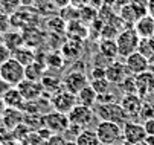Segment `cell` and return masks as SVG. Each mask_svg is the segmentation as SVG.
Returning a JSON list of instances; mask_svg holds the SVG:
<instances>
[{
    "label": "cell",
    "instance_id": "obj_17",
    "mask_svg": "<svg viewBox=\"0 0 154 145\" xmlns=\"http://www.w3.org/2000/svg\"><path fill=\"white\" fill-rule=\"evenodd\" d=\"M23 112H21L20 109H11V107H6V110H5V113H3V116H2V122L3 125L9 130V131H12L17 125H20L21 122H23Z\"/></svg>",
    "mask_w": 154,
    "mask_h": 145
},
{
    "label": "cell",
    "instance_id": "obj_2",
    "mask_svg": "<svg viewBox=\"0 0 154 145\" xmlns=\"http://www.w3.org/2000/svg\"><path fill=\"white\" fill-rule=\"evenodd\" d=\"M95 115L101 119V121H110L124 125L127 121H130L128 115L125 113V110L122 109L121 102H108V104H96L95 109Z\"/></svg>",
    "mask_w": 154,
    "mask_h": 145
},
{
    "label": "cell",
    "instance_id": "obj_48",
    "mask_svg": "<svg viewBox=\"0 0 154 145\" xmlns=\"http://www.w3.org/2000/svg\"><path fill=\"white\" fill-rule=\"evenodd\" d=\"M5 110H6V104H5V102H3V99L0 98V121H2V116H3Z\"/></svg>",
    "mask_w": 154,
    "mask_h": 145
},
{
    "label": "cell",
    "instance_id": "obj_56",
    "mask_svg": "<svg viewBox=\"0 0 154 145\" xmlns=\"http://www.w3.org/2000/svg\"><path fill=\"white\" fill-rule=\"evenodd\" d=\"M152 96H154V93H152Z\"/></svg>",
    "mask_w": 154,
    "mask_h": 145
},
{
    "label": "cell",
    "instance_id": "obj_40",
    "mask_svg": "<svg viewBox=\"0 0 154 145\" xmlns=\"http://www.w3.org/2000/svg\"><path fill=\"white\" fill-rule=\"evenodd\" d=\"M108 102H118V98H116V95L112 90L98 95V102L96 104H108Z\"/></svg>",
    "mask_w": 154,
    "mask_h": 145
},
{
    "label": "cell",
    "instance_id": "obj_7",
    "mask_svg": "<svg viewBox=\"0 0 154 145\" xmlns=\"http://www.w3.org/2000/svg\"><path fill=\"white\" fill-rule=\"evenodd\" d=\"M89 76H87L85 72L81 70H69L63 76V87L66 90H69L70 93L76 95L81 89H84L87 84H89Z\"/></svg>",
    "mask_w": 154,
    "mask_h": 145
},
{
    "label": "cell",
    "instance_id": "obj_1",
    "mask_svg": "<svg viewBox=\"0 0 154 145\" xmlns=\"http://www.w3.org/2000/svg\"><path fill=\"white\" fill-rule=\"evenodd\" d=\"M116 46H118V55L122 57V58H127L128 55H131L133 52L137 51L139 48V41H140V37L137 35V32L134 31V28H125L122 29L116 38Z\"/></svg>",
    "mask_w": 154,
    "mask_h": 145
},
{
    "label": "cell",
    "instance_id": "obj_25",
    "mask_svg": "<svg viewBox=\"0 0 154 145\" xmlns=\"http://www.w3.org/2000/svg\"><path fill=\"white\" fill-rule=\"evenodd\" d=\"M12 58H15L18 63H21L26 67L28 64L35 61V51L29 46H21V48H18L17 51L12 52Z\"/></svg>",
    "mask_w": 154,
    "mask_h": 145
},
{
    "label": "cell",
    "instance_id": "obj_39",
    "mask_svg": "<svg viewBox=\"0 0 154 145\" xmlns=\"http://www.w3.org/2000/svg\"><path fill=\"white\" fill-rule=\"evenodd\" d=\"M11 26H12L11 25V15L0 9V32H2V34L8 32Z\"/></svg>",
    "mask_w": 154,
    "mask_h": 145
},
{
    "label": "cell",
    "instance_id": "obj_47",
    "mask_svg": "<svg viewBox=\"0 0 154 145\" xmlns=\"http://www.w3.org/2000/svg\"><path fill=\"white\" fill-rule=\"evenodd\" d=\"M90 0H70V5H73L75 8H82L85 5H89Z\"/></svg>",
    "mask_w": 154,
    "mask_h": 145
},
{
    "label": "cell",
    "instance_id": "obj_12",
    "mask_svg": "<svg viewBox=\"0 0 154 145\" xmlns=\"http://www.w3.org/2000/svg\"><path fill=\"white\" fill-rule=\"evenodd\" d=\"M136 86H137V95L142 99H146L154 93V72H143L136 75Z\"/></svg>",
    "mask_w": 154,
    "mask_h": 145
},
{
    "label": "cell",
    "instance_id": "obj_43",
    "mask_svg": "<svg viewBox=\"0 0 154 145\" xmlns=\"http://www.w3.org/2000/svg\"><path fill=\"white\" fill-rule=\"evenodd\" d=\"M64 143H66V139L63 134H52L46 140V145H64Z\"/></svg>",
    "mask_w": 154,
    "mask_h": 145
},
{
    "label": "cell",
    "instance_id": "obj_24",
    "mask_svg": "<svg viewBox=\"0 0 154 145\" xmlns=\"http://www.w3.org/2000/svg\"><path fill=\"white\" fill-rule=\"evenodd\" d=\"M46 70H48V67L43 63L34 61V63H31L25 67V78L31 79V81H41V78L46 73Z\"/></svg>",
    "mask_w": 154,
    "mask_h": 145
},
{
    "label": "cell",
    "instance_id": "obj_23",
    "mask_svg": "<svg viewBox=\"0 0 154 145\" xmlns=\"http://www.w3.org/2000/svg\"><path fill=\"white\" fill-rule=\"evenodd\" d=\"M3 43L8 46V49L11 52L17 51L18 48L25 46V38L23 34L18 32V31H8L3 34Z\"/></svg>",
    "mask_w": 154,
    "mask_h": 145
},
{
    "label": "cell",
    "instance_id": "obj_46",
    "mask_svg": "<svg viewBox=\"0 0 154 145\" xmlns=\"http://www.w3.org/2000/svg\"><path fill=\"white\" fill-rule=\"evenodd\" d=\"M9 87H12V86H9V84H8V82H6L5 79H2V78H0V98H2V96L6 93V90H8Z\"/></svg>",
    "mask_w": 154,
    "mask_h": 145
},
{
    "label": "cell",
    "instance_id": "obj_15",
    "mask_svg": "<svg viewBox=\"0 0 154 145\" xmlns=\"http://www.w3.org/2000/svg\"><path fill=\"white\" fill-rule=\"evenodd\" d=\"M84 49V43L82 40H76V38H69L66 40V43L63 45V48L60 49L63 57L69 61H75L79 58V55L82 54Z\"/></svg>",
    "mask_w": 154,
    "mask_h": 145
},
{
    "label": "cell",
    "instance_id": "obj_13",
    "mask_svg": "<svg viewBox=\"0 0 154 145\" xmlns=\"http://www.w3.org/2000/svg\"><path fill=\"white\" fill-rule=\"evenodd\" d=\"M128 75H131V73L128 72L125 63H119V61H116V60L113 61L112 64H108L105 67V78L112 82V84H118L119 86Z\"/></svg>",
    "mask_w": 154,
    "mask_h": 145
},
{
    "label": "cell",
    "instance_id": "obj_4",
    "mask_svg": "<svg viewBox=\"0 0 154 145\" xmlns=\"http://www.w3.org/2000/svg\"><path fill=\"white\" fill-rule=\"evenodd\" d=\"M99 142L102 143H108V145H115L116 142L122 140V125L115 122H110V121H99V124L95 128Z\"/></svg>",
    "mask_w": 154,
    "mask_h": 145
},
{
    "label": "cell",
    "instance_id": "obj_37",
    "mask_svg": "<svg viewBox=\"0 0 154 145\" xmlns=\"http://www.w3.org/2000/svg\"><path fill=\"white\" fill-rule=\"evenodd\" d=\"M81 130L82 128L78 127V125H75V124H69V127L63 131V136H64L66 140H76V137L79 136Z\"/></svg>",
    "mask_w": 154,
    "mask_h": 145
},
{
    "label": "cell",
    "instance_id": "obj_44",
    "mask_svg": "<svg viewBox=\"0 0 154 145\" xmlns=\"http://www.w3.org/2000/svg\"><path fill=\"white\" fill-rule=\"evenodd\" d=\"M143 128H145L146 136H154V118L143 121Z\"/></svg>",
    "mask_w": 154,
    "mask_h": 145
},
{
    "label": "cell",
    "instance_id": "obj_26",
    "mask_svg": "<svg viewBox=\"0 0 154 145\" xmlns=\"http://www.w3.org/2000/svg\"><path fill=\"white\" fill-rule=\"evenodd\" d=\"M66 61H67V60L63 57L61 52L52 51V52H49L48 57H46V67H48L49 70H52V72H58V70H61V69L66 66Z\"/></svg>",
    "mask_w": 154,
    "mask_h": 145
},
{
    "label": "cell",
    "instance_id": "obj_36",
    "mask_svg": "<svg viewBox=\"0 0 154 145\" xmlns=\"http://www.w3.org/2000/svg\"><path fill=\"white\" fill-rule=\"evenodd\" d=\"M139 118L142 121H146V119L154 118V104H152V102L143 101V104L140 107V112H139Z\"/></svg>",
    "mask_w": 154,
    "mask_h": 145
},
{
    "label": "cell",
    "instance_id": "obj_21",
    "mask_svg": "<svg viewBox=\"0 0 154 145\" xmlns=\"http://www.w3.org/2000/svg\"><path fill=\"white\" fill-rule=\"evenodd\" d=\"M98 52L104 55L105 58L115 61L118 57V46L115 38H101L99 45H98Z\"/></svg>",
    "mask_w": 154,
    "mask_h": 145
},
{
    "label": "cell",
    "instance_id": "obj_10",
    "mask_svg": "<svg viewBox=\"0 0 154 145\" xmlns=\"http://www.w3.org/2000/svg\"><path fill=\"white\" fill-rule=\"evenodd\" d=\"M25 101H35L41 96H45V89H43L40 81H31V79H23L18 86H15Z\"/></svg>",
    "mask_w": 154,
    "mask_h": 145
},
{
    "label": "cell",
    "instance_id": "obj_16",
    "mask_svg": "<svg viewBox=\"0 0 154 145\" xmlns=\"http://www.w3.org/2000/svg\"><path fill=\"white\" fill-rule=\"evenodd\" d=\"M134 31L137 32V35L140 38H149L154 37V17H151L149 14H145L142 17H139L136 20V23L133 25Z\"/></svg>",
    "mask_w": 154,
    "mask_h": 145
},
{
    "label": "cell",
    "instance_id": "obj_30",
    "mask_svg": "<svg viewBox=\"0 0 154 145\" xmlns=\"http://www.w3.org/2000/svg\"><path fill=\"white\" fill-rule=\"evenodd\" d=\"M137 52H140V54L145 55L146 58H151V57L154 55V37H149V38H140Z\"/></svg>",
    "mask_w": 154,
    "mask_h": 145
},
{
    "label": "cell",
    "instance_id": "obj_42",
    "mask_svg": "<svg viewBox=\"0 0 154 145\" xmlns=\"http://www.w3.org/2000/svg\"><path fill=\"white\" fill-rule=\"evenodd\" d=\"M99 78H105V67L93 66L92 70H90V78L89 79H99Z\"/></svg>",
    "mask_w": 154,
    "mask_h": 145
},
{
    "label": "cell",
    "instance_id": "obj_31",
    "mask_svg": "<svg viewBox=\"0 0 154 145\" xmlns=\"http://www.w3.org/2000/svg\"><path fill=\"white\" fill-rule=\"evenodd\" d=\"M96 18H98V11L93 9L90 5L79 8V20L82 23H93Z\"/></svg>",
    "mask_w": 154,
    "mask_h": 145
},
{
    "label": "cell",
    "instance_id": "obj_8",
    "mask_svg": "<svg viewBox=\"0 0 154 145\" xmlns=\"http://www.w3.org/2000/svg\"><path fill=\"white\" fill-rule=\"evenodd\" d=\"M69 121L70 124H75V125L81 127V128H87L93 122V118H95V110L92 107H85V106H81V104H76L69 113Z\"/></svg>",
    "mask_w": 154,
    "mask_h": 145
},
{
    "label": "cell",
    "instance_id": "obj_45",
    "mask_svg": "<svg viewBox=\"0 0 154 145\" xmlns=\"http://www.w3.org/2000/svg\"><path fill=\"white\" fill-rule=\"evenodd\" d=\"M51 2H52L54 6L58 8V9L66 8V6H69V5H70V0H51Z\"/></svg>",
    "mask_w": 154,
    "mask_h": 145
},
{
    "label": "cell",
    "instance_id": "obj_22",
    "mask_svg": "<svg viewBox=\"0 0 154 145\" xmlns=\"http://www.w3.org/2000/svg\"><path fill=\"white\" fill-rule=\"evenodd\" d=\"M40 82H41L43 89H45V93L51 96L54 92H57V90L63 86V78H58V76L55 75V72H54V73H48V72H46Z\"/></svg>",
    "mask_w": 154,
    "mask_h": 145
},
{
    "label": "cell",
    "instance_id": "obj_34",
    "mask_svg": "<svg viewBox=\"0 0 154 145\" xmlns=\"http://www.w3.org/2000/svg\"><path fill=\"white\" fill-rule=\"evenodd\" d=\"M60 17H63L66 22H73V20H79V8H75L73 5H69L66 8L60 9Z\"/></svg>",
    "mask_w": 154,
    "mask_h": 145
},
{
    "label": "cell",
    "instance_id": "obj_53",
    "mask_svg": "<svg viewBox=\"0 0 154 145\" xmlns=\"http://www.w3.org/2000/svg\"><path fill=\"white\" fill-rule=\"evenodd\" d=\"M0 41H3V34L0 32Z\"/></svg>",
    "mask_w": 154,
    "mask_h": 145
},
{
    "label": "cell",
    "instance_id": "obj_6",
    "mask_svg": "<svg viewBox=\"0 0 154 145\" xmlns=\"http://www.w3.org/2000/svg\"><path fill=\"white\" fill-rule=\"evenodd\" d=\"M43 124L48 130H51V133L54 134H63V131L69 127V116L67 113H61L57 110L48 112L43 115Z\"/></svg>",
    "mask_w": 154,
    "mask_h": 145
},
{
    "label": "cell",
    "instance_id": "obj_41",
    "mask_svg": "<svg viewBox=\"0 0 154 145\" xmlns=\"http://www.w3.org/2000/svg\"><path fill=\"white\" fill-rule=\"evenodd\" d=\"M11 57H12V52L8 49V46L3 43V41H0V64H3L5 61H8Z\"/></svg>",
    "mask_w": 154,
    "mask_h": 145
},
{
    "label": "cell",
    "instance_id": "obj_38",
    "mask_svg": "<svg viewBox=\"0 0 154 145\" xmlns=\"http://www.w3.org/2000/svg\"><path fill=\"white\" fill-rule=\"evenodd\" d=\"M130 3L133 5V8L137 11L139 17L148 14V3H149V0H130Z\"/></svg>",
    "mask_w": 154,
    "mask_h": 145
},
{
    "label": "cell",
    "instance_id": "obj_27",
    "mask_svg": "<svg viewBox=\"0 0 154 145\" xmlns=\"http://www.w3.org/2000/svg\"><path fill=\"white\" fill-rule=\"evenodd\" d=\"M75 142H76V145H99L101 143L96 131L90 130V128H82Z\"/></svg>",
    "mask_w": 154,
    "mask_h": 145
},
{
    "label": "cell",
    "instance_id": "obj_3",
    "mask_svg": "<svg viewBox=\"0 0 154 145\" xmlns=\"http://www.w3.org/2000/svg\"><path fill=\"white\" fill-rule=\"evenodd\" d=\"M0 78L5 79L9 86L15 87L25 79V66L11 57L3 64H0Z\"/></svg>",
    "mask_w": 154,
    "mask_h": 145
},
{
    "label": "cell",
    "instance_id": "obj_51",
    "mask_svg": "<svg viewBox=\"0 0 154 145\" xmlns=\"http://www.w3.org/2000/svg\"><path fill=\"white\" fill-rule=\"evenodd\" d=\"M64 145H76V142H75V140H66Z\"/></svg>",
    "mask_w": 154,
    "mask_h": 145
},
{
    "label": "cell",
    "instance_id": "obj_54",
    "mask_svg": "<svg viewBox=\"0 0 154 145\" xmlns=\"http://www.w3.org/2000/svg\"><path fill=\"white\" fill-rule=\"evenodd\" d=\"M99 145H108V143H102V142H101V143H99Z\"/></svg>",
    "mask_w": 154,
    "mask_h": 145
},
{
    "label": "cell",
    "instance_id": "obj_19",
    "mask_svg": "<svg viewBox=\"0 0 154 145\" xmlns=\"http://www.w3.org/2000/svg\"><path fill=\"white\" fill-rule=\"evenodd\" d=\"M69 38H76V40H85L89 37V28H87L81 20H73L67 23V31H66Z\"/></svg>",
    "mask_w": 154,
    "mask_h": 145
},
{
    "label": "cell",
    "instance_id": "obj_49",
    "mask_svg": "<svg viewBox=\"0 0 154 145\" xmlns=\"http://www.w3.org/2000/svg\"><path fill=\"white\" fill-rule=\"evenodd\" d=\"M148 14L154 17V0H149V3H148Z\"/></svg>",
    "mask_w": 154,
    "mask_h": 145
},
{
    "label": "cell",
    "instance_id": "obj_55",
    "mask_svg": "<svg viewBox=\"0 0 154 145\" xmlns=\"http://www.w3.org/2000/svg\"><path fill=\"white\" fill-rule=\"evenodd\" d=\"M0 145H3V142H0Z\"/></svg>",
    "mask_w": 154,
    "mask_h": 145
},
{
    "label": "cell",
    "instance_id": "obj_11",
    "mask_svg": "<svg viewBox=\"0 0 154 145\" xmlns=\"http://www.w3.org/2000/svg\"><path fill=\"white\" fill-rule=\"evenodd\" d=\"M125 66L131 75H139L149 69V58L136 51L125 58Z\"/></svg>",
    "mask_w": 154,
    "mask_h": 145
},
{
    "label": "cell",
    "instance_id": "obj_33",
    "mask_svg": "<svg viewBox=\"0 0 154 145\" xmlns=\"http://www.w3.org/2000/svg\"><path fill=\"white\" fill-rule=\"evenodd\" d=\"M89 84L93 87V90L101 95V93H105L110 90V87H112V82H110L107 78H99V79H90Z\"/></svg>",
    "mask_w": 154,
    "mask_h": 145
},
{
    "label": "cell",
    "instance_id": "obj_50",
    "mask_svg": "<svg viewBox=\"0 0 154 145\" xmlns=\"http://www.w3.org/2000/svg\"><path fill=\"white\" fill-rule=\"evenodd\" d=\"M115 145H130V143H128V142H125V140L122 139V140H119V142H116Z\"/></svg>",
    "mask_w": 154,
    "mask_h": 145
},
{
    "label": "cell",
    "instance_id": "obj_9",
    "mask_svg": "<svg viewBox=\"0 0 154 145\" xmlns=\"http://www.w3.org/2000/svg\"><path fill=\"white\" fill-rule=\"evenodd\" d=\"M122 136H124V140L128 142L130 145L143 142L145 137H146L143 124H139V122L131 121V119L127 121L124 125H122Z\"/></svg>",
    "mask_w": 154,
    "mask_h": 145
},
{
    "label": "cell",
    "instance_id": "obj_29",
    "mask_svg": "<svg viewBox=\"0 0 154 145\" xmlns=\"http://www.w3.org/2000/svg\"><path fill=\"white\" fill-rule=\"evenodd\" d=\"M119 17L122 18L124 23H127V25H134L136 20L139 18V14H137V11L133 8V5H131V3H127L125 6L121 8Z\"/></svg>",
    "mask_w": 154,
    "mask_h": 145
},
{
    "label": "cell",
    "instance_id": "obj_20",
    "mask_svg": "<svg viewBox=\"0 0 154 145\" xmlns=\"http://www.w3.org/2000/svg\"><path fill=\"white\" fill-rule=\"evenodd\" d=\"M2 99L6 104V107H11V109H20L21 110V107L25 104V98L21 96V93L18 92L17 87H9L6 90V93L2 96Z\"/></svg>",
    "mask_w": 154,
    "mask_h": 145
},
{
    "label": "cell",
    "instance_id": "obj_35",
    "mask_svg": "<svg viewBox=\"0 0 154 145\" xmlns=\"http://www.w3.org/2000/svg\"><path fill=\"white\" fill-rule=\"evenodd\" d=\"M20 5H21V0H0V9L9 15L14 14Z\"/></svg>",
    "mask_w": 154,
    "mask_h": 145
},
{
    "label": "cell",
    "instance_id": "obj_14",
    "mask_svg": "<svg viewBox=\"0 0 154 145\" xmlns=\"http://www.w3.org/2000/svg\"><path fill=\"white\" fill-rule=\"evenodd\" d=\"M143 101L137 93H128V95H124L122 96V101H121V106L122 109L125 110V113L128 115V118H137L139 116V112H140V107L143 104Z\"/></svg>",
    "mask_w": 154,
    "mask_h": 145
},
{
    "label": "cell",
    "instance_id": "obj_32",
    "mask_svg": "<svg viewBox=\"0 0 154 145\" xmlns=\"http://www.w3.org/2000/svg\"><path fill=\"white\" fill-rule=\"evenodd\" d=\"M121 90L124 92V95L128 93H137V86H136V75H128L121 84H119Z\"/></svg>",
    "mask_w": 154,
    "mask_h": 145
},
{
    "label": "cell",
    "instance_id": "obj_52",
    "mask_svg": "<svg viewBox=\"0 0 154 145\" xmlns=\"http://www.w3.org/2000/svg\"><path fill=\"white\" fill-rule=\"evenodd\" d=\"M134 145H148V143H146V142L143 140V142H139V143H134Z\"/></svg>",
    "mask_w": 154,
    "mask_h": 145
},
{
    "label": "cell",
    "instance_id": "obj_5",
    "mask_svg": "<svg viewBox=\"0 0 154 145\" xmlns=\"http://www.w3.org/2000/svg\"><path fill=\"white\" fill-rule=\"evenodd\" d=\"M51 107L57 112H61V113H69L78 102H76V95L70 93L69 90H66L63 86L54 92L51 96Z\"/></svg>",
    "mask_w": 154,
    "mask_h": 145
},
{
    "label": "cell",
    "instance_id": "obj_18",
    "mask_svg": "<svg viewBox=\"0 0 154 145\" xmlns=\"http://www.w3.org/2000/svg\"><path fill=\"white\" fill-rule=\"evenodd\" d=\"M76 102L81 106L93 109V106H96V102H98V93L93 90V87L90 84H87L84 89H81L76 93Z\"/></svg>",
    "mask_w": 154,
    "mask_h": 145
},
{
    "label": "cell",
    "instance_id": "obj_28",
    "mask_svg": "<svg viewBox=\"0 0 154 145\" xmlns=\"http://www.w3.org/2000/svg\"><path fill=\"white\" fill-rule=\"evenodd\" d=\"M46 25H48V29L54 34H66V31H67V22L60 15L51 17Z\"/></svg>",
    "mask_w": 154,
    "mask_h": 145
}]
</instances>
